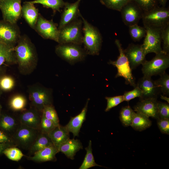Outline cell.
<instances>
[{"mask_svg": "<svg viewBox=\"0 0 169 169\" xmlns=\"http://www.w3.org/2000/svg\"><path fill=\"white\" fill-rule=\"evenodd\" d=\"M136 86L141 92L140 100L150 98L157 99L161 92L160 88L151 77L143 76L139 80Z\"/></svg>", "mask_w": 169, "mask_h": 169, "instance_id": "cell-15", "label": "cell"}, {"mask_svg": "<svg viewBox=\"0 0 169 169\" xmlns=\"http://www.w3.org/2000/svg\"><path fill=\"white\" fill-rule=\"evenodd\" d=\"M55 126L51 120L42 115L39 130L40 132L48 134Z\"/></svg>", "mask_w": 169, "mask_h": 169, "instance_id": "cell-39", "label": "cell"}, {"mask_svg": "<svg viewBox=\"0 0 169 169\" xmlns=\"http://www.w3.org/2000/svg\"><path fill=\"white\" fill-rule=\"evenodd\" d=\"M2 108V106L0 104V109H1Z\"/></svg>", "mask_w": 169, "mask_h": 169, "instance_id": "cell-49", "label": "cell"}, {"mask_svg": "<svg viewBox=\"0 0 169 169\" xmlns=\"http://www.w3.org/2000/svg\"><path fill=\"white\" fill-rule=\"evenodd\" d=\"M33 4H40L44 7L51 8L55 13L61 12L60 9L64 7L65 2L63 0H34L28 1Z\"/></svg>", "mask_w": 169, "mask_h": 169, "instance_id": "cell-28", "label": "cell"}, {"mask_svg": "<svg viewBox=\"0 0 169 169\" xmlns=\"http://www.w3.org/2000/svg\"><path fill=\"white\" fill-rule=\"evenodd\" d=\"M15 85V81L11 77L5 76L0 78V88L3 90L8 91L12 90Z\"/></svg>", "mask_w": 169, "mask_h": 169, "instance_id": "cell-41", "label": "cell"}, {"mask_svg": "<svg viewBox=\"0 0 169 169\" xmlns=\"http://www.w3.org/2000/svg\"><path fill=\"white\" fill-rule=\"evenodd\" d=\"M53 144L48 134L40 132L36 140L28 150L31 155Z\"/></svg>", "mask_w": 169, "mask_h": 169, "instance_id": "cell-27", "label": "cell"}, {"mask_svg": "<svg viewBox=\"0 0 169 169\" xmlns=\"http://www.w3.org/2000/svg\"><path fill=\"white\" fill-rule=\"evenodd\" d=\"M135 2L144 12L148 11L156 5V0H132Z\"/></svg>", "mask_w": 169, "mask_h": 169, "instance_id": "cell-42", "label": "cell"}, {"mask_svg": "<svg viewBox=\"0 0 169 169\" xmlns=\"http://www.w3.org/2000/svg\"><path fill=\"white\" fill-rule=\"evenodd\" d=\"M0 144H9L16 146L13 143L12 137L1 130H0Z\"/></svg>", "mask_w": 169, "mask_h": 169, "instance_id": "cell-45", "label": "cell"}, {"mask_svg": "<svg viewBox=\"0 0 169 169\" xmlns=\"http://www.w3.org/2000/svg\"><path fill=\"white\" fill-rule=\"evenodd\" d=\"M107 104L105 111L107 112L112 108L118 105L124 101L123 95H118L113 97H106Z\"/></svg>", "mask_w": 169, "mask_h": 169, "instance_id": "cell-40", "label": "cell"}, {"mask_svg": "<svg viewBox=\"0 0 169 169\" xmlns=\"http://www.w3.org/2000/svg\"><path fill=\"white\" fill-rule=\"evenodd\" d=\"M40 132L38 130L21 124L12 138L16 146L28 150Z\"/></svg>", "mask_w": 169, "mask_h": 169, "instance_id": "cell-8", "label": "cell"}, {"mask_svg": "<svg viewBox=\"0 0 169 169\" xmlns=\"http://www.w3.org/2000/svg\"><path fill=\"white\" fill-rule=\"evenodd\" d=\"M27 103V99L24 96L17 95L11 98L9 105L10 108L14 111H22L25 109Z\"/></svg>", "mask_w": 169, "mask_h": 169, "instance_id": "cell-29", "label": "cell"}, {"mask_svg": "<svg viewBox=\"0 0 169 169\" xmlns=\"http://www.w3.org/2000/svg\"><path fill=\"white\" fill-rule=\"evenodd\" d=\"M58 27L52 19L47 20L39 14L34 30L44 38L58 43L59 31Z\"/></svg>", "mask_w": 169, "mask_h": 169, "instance_id": "cell-11", "label": "cell"}, {"mask_svg": "<svg viewBox=\"0 0 169 169\" xmlns=\"http://www.w3.org/2000/svg\"><path fill=\"white\" fill-rule=\"evenodd\" d=\"M83 25V21L80 16L59 29L58 43L82 44Z\"/></svg>", "mask_w": 169, "mask_h": 169, "instance_id": "cell-4", "label": "cell"}, {"mask_svg": "<svg viewBox=\"0 0 169 169\" xmlns=\"http://www.w3.org/2000/svg\"><path fill=\"white\" fill-rule=\"evenodd\" d=\"M132 0H100L101 3L107 8L120 12L126 4Z\"/></svg>", "mask_w": 169, "mask_h": 169, "instance_id": "cell-34", "label": "cell"}, {"mask_svg": "<svg viewBox=\"0 0 169 169\" xmlns=\"http://www.w3.org/2000/svg\"><path fill=\"white\" fill-rule=\"evenodd\" d=\"M81 0L72 3L65 2L58 27L59 30L80 17L79 7Z\"/></svg>", "mask_w": 169, "mask_h": 169, "instance_id": "cell-17", "label": "cell"}, {"mask_svg": "<svg viewBox=\"0 0 169 169\" xmlns=\"http://www.w3.org/2000/svg\"><path fill=\"white\" fill-rule=\"evenodd\" d=\"M12 146H16L15 145L9 144H0V155L3 154L4 150L7 148Z\"/></svg>", "mask_w": 169, "mask_h": 169, "instance_id": "cell-46", "label": "cell"}, {"mask_svg": "<svg viewBox=\"0 0 169 169\" xmlns=\"http://www.w3.org/2000/svg\"><path fill=\"white\" fill-rule=\"evenodd\" d=\"M142 93L141 90L137 86L132 90L125 91L122 95L124 101H129L136 97H141Z\"/></svg>", "mask_w": 169, "mask_h": 169, "instance_id": "cell-43", "label": "cell"}, {"mask_svg": "<svg viewBox=\"0 0 169 169\" xmlns=\"http://www.w3.org/2000/svg\"><path fill=\"white\" fill-rule=\"evenodd\" d=\"M3 154L9 159L18 161L24 156L22 151L16 146H12L6 149Z\"/></svg>", "mask_w": 169, "mask_h": 169, "instance_id": "cell-35", "label": "cell"}, {"mask_svg": "<svg viewBox=\"0 0 169 169\" xmlns=\"http://www.w3.org/2000/svg\"><path fill=\"white\" fill-rule=\"evenodd\" d=\"M21 0H3L0 1V9L4 21L17 23L21 16Z\"/></svg>", "mask_w": 169, "mask_h": 169, "instance_id": "cell-12", "label": "cell"}, {"mask_svg": "<svg viewBox=\"0 0 169 169\" xmlns=\"http://www.w3.org/2000/svg\"><path fill=\"white\" fill-rule=\"evenodd\" d=\"M21 36L17 23L0 21V41L14 48Z\"/></svg>", "mask_w": 169, "mask_h": 169, "instance_id": "cell-13", "label": "cell"}, {"mask_svg": "<svg viewBox=\"0 0 169 169\" xmlns=\"http://www.w3.org/2000/svg\"><path fill=\"white\" fill-rule=\"evenodd\" d=\"M169 119V105L168 103L158 102L157 119Z\"/></svg>", "mask_w": 169, "mask_h": 169, "instance_id": "cell-38", "label": "cell"}, {"mask_svg": "<svg viewBox=\"0 0 169 169\" xmlns=\"http://www.w3.org/2000/svg\"><path fill=\"white\" fill-rule=\"evenodd\" d=\"M160 4L163 7H165L167 0H158Z\"/></svg>", "mask_w": 169, "mask_h": 169, "instance_id": "cell-48", "label": "cell"}, {"mask_svg": "<svg viewBox=\"0 0 169 169\" xmlns=\"http://www.w3.org/2000/svg\"><path fill=\"white\" fill-rule=\"evenodd\" d=\"M144 27L146 34L141 46L145 54L151 53L156 54L163 52L161 47V29Z\"/></svg>", "mask_w": 169, "mask_h": 169, "instance_id": "cell-9", "label": "cell"}, {"mask_svg": "<svg viewBox=\"0 0 169 169\" xmlns=\"http://www.w3.org/2000/svg\"><path fill=\"white\" fill-rule=\"evenodd\" d=\"M82 148V143L79 140L69 139L60 145L58 152H62L68 158L73 160L76 153Z\"/></svg>", "mask_w": 169, "mask_h": 169, "instance_id": "cell-25", "label": "cell"}, {"mask_svg": "<svg viewBox=\"0 0 169 169\" xmlns=\"http://www.w3.org/2000/svg\"><path fill=\"white\" fill-rule=\"evenodd\" d=\"M42 112L32 107L22 111L18 118L21 124L39 130Z\"/></svg>", "mask_w": 169, "mask_h": 169, "instance_id": "cell-18", "label": "cell"}, {"mask_svg": "<svg viewBox=\"0 0 169 169\" xmlns=\"http://www.w3.org/2000/svg\"><path fill=\"white\" fill-rule=\"evenodd\" d=\"M69 133L65 126L60 125L55 126L48 134L53 144L58 151L60 145L69 139Z\"/></svg>", "mask_w": 169, "mask_h": 169, "instance_id": "cell-24", "label": "cell"}, {"mask_svg": "<svg viewBox=\"0 0 169 169\" xmlns=\"http://www.w3.org/2000/svg\"><path fill=\"white\" fill-rule=\"evenodd\" d=\"M1 109H0V115H1Z\"/></svg>", "mask_w": 169, "mask_h": 169, "instance_id": "cell-51", "label": "cell"}, {"mask_svg": "<svg viewBox=\"0 0 169 169\" xmlns=\"http://www.w3.org/2000/svg\"><path fill=\"white\" fill-rule=\"evenodd\" d=\"M55 51L59 57L71 64L83 61L87 55L81 45L73 43L59 44Z\"/></svg>", "mask_w": 169, "mask_h": 169, "instance_id": "cell-6", "label": "cell"}, {"mask_svg": "<svg viewBox=\"0 0 169 169\" xmlns=\"http://www.w3.org/2000/svg\"><path fill=\"white\" fill-rule=\"evenodd\" d=\"M141 69L144 76L151 77L161 75L165 72L169 67V54L163 52L156 54L151 60H146Z\"/></svg>", "mask_w": 169, "mask_h": 169, "instance_id": "cell-7", "label": "cell"}, {"mask_svg": "<svg viewBox=\"0 0 169 169\" xmlns=\"http://www.w3.org/2000/svg\"><path fill=\"white\" fill-rule=\"evenodd\" d=\"M115 44L118 49L119 56L116 60H110L108 64L117 68V72L115 76V78L120 77L123 78L126 84H130L135 88L136 86V84L135 77L132 74V69L129 61L124 54V49L119 40L116 39L115 41Z\"/></svg>", "mask_w": 169, "mask_h": 169, "instance_id": "cell-3", "label": "cell"}, {"mask_svg": "<svg viewBox=\"0 0 169 169\" xmlns=\"http://www.w3.org/2000/svg\"><path fill=\"white\" fill-rule=\"evenodd\" d=\"M86 153L82 163L79 167V169H87L95 166H102L96 164L95 161L92 153V143L91 140L89 142L87 147L85 148Z\"/></svg>", "mask_w": 169, "mask_h": 169, "instance_id": "cell-31", "label": "cell"}, {"mask_svg": "<svg viewBox=\"0 0 169 169\" xmlns=\"http://www.w3.org/2000/svg\"><path fill=\"white\" fill-rule=\"evenodd\" d=\"M120 12L122 21L128 27L138 24L142 19L144 13L138 5L132 0L123 6Z\"/></svg>", "mask_w": 169, "mask_h": 169, "instance_id": "cell-14", "label": "cell"}, {"mask_svg": "<svg viewBox=\"0 0 169 169\" xmlns=\"http://www.w3.org/2000/svg\"><path fill=\"white\" fill-rule=\"evenodd\" d=\"M17 63L23 74L31 72L36 66L37 56L34 44L26 35L21 36L13 48Z\"/></svg>", "mask_w": 169, "mask_h": 169, "instance_id": "cell-1", "label": "cell"}, {"mask_svg": "<svg viewBox=\"0 0 169 169\" xmlns=\"http://www.w3.org/2000/svg\"><path fill=\"white\" fill-rule=\"evenodd\" d=\"M83 23V44L87 54H99L102 42V38L99 29L90 23L81 14Z\"/></svg>", "mask_w": 169, "mask_h": 169, "instance_id": "cell-2", "label": "cell"}, {"mask_svg": "<svg viewBox=\"0 0 169 169\" xmlns=\"http://www.w3.org/2000/svg\"><path fill=\"white\" fill-rule=\"evenodd\" d=\"M161 38L163 43V52L169 54V24L161 29Z\"/></svg>", "mask_w": 169, "mask_h": 169, "instance_id": "cell-37", "label": "cell"}, {"mask_svg": "<svg viewBox=\"0 0 169 169\" xmlns=\"http://www.w3.org/2000/svg\"><path fill=\"white\" fill-rule=\"evenodd\" d=\"M38 9L34 4L25 1L22 6L21 16L29 26L34 29L39 15Z\"/></svg>", "mask_w": 169, "mask_h": 169, "instance_id": "cell-23", "label": "cell"}, {"mask_svg": "<svg viewBox=\"0 0 169 169\" xmlns=\"http://www.w3.org/2000/svg\"><path fill=\"white\" fill-rule=\"evenodd\" d=\"M151 121L147 116L141 113L135 112L130 126L135 130L142 131L150 127Z\"/></svg>", "mask_w": 169, "mask_h": 169, "instance_id": "cell-26", "label": "cell"}, {"mask_svg": "<svg viewBox=\"0 0 169 169\" xmlns=\"http://www.w3.org/2000/svg\"><path fill=\"white\" fill-rule=\"evenodd\" d=\"M157 124L163 134H169V119H157Z\"/></svg>", "mask_w": 169, "mask_h": 169, "instance_id": "cell-44", "label": "cell"}, {"mask_svg": "<svg viewBox=\"0 0 169 169\" xmlns=\"http://www.w3.org/2000/svg\"><path fill=\"white\" fill-rule=\"evenodd\" d=\"M29 97L33 107L42 112L44 107L52 105L51 92L44 87L33 86L29 89Z\"/></svg>", "mask_w": 169, "mask_h": 169, "instance_id": "cell-10", "label": "cell"}, {"mask_svg": "<svg viewBox=\"0 0 169 169\" xmlns=\"http://www.w3.org/2000/svg\"><path fill=\"white\" fill-rule=\"evenodd\" d=\"M42 115L51 120L56 126L60 125L57 112L52 105L45 106L42 111Z\"/></svg>", "mask_w": 169, "mask_h": 169, "instance_id": "cell-33", "label": "cell"}, {"mask_svg": "<svg viewBox=\"0 0 169 169\" xmlns=\"http://www.w3.org/2000/svg\"><path fill=\"white\" fill-rule=\"evenodd\" d=\"M89 100V99H87L85 106L80 113L76 116L72 117L65 126L69 132L73 134L74 137L78 136L82 124L85 120Z\"/></svg>", "mask_w": 169, "mask_h": 169, "instance_id": "cell-22", "label": "cell"}, {"mask_svg": "<svg viewBox=\"0 0 169 169\" xmlns=\"http://www.w3.org/2000/svg\"><path fill=\"white\" fill-rule=\"evenodd\" d=\"M128 27L130 37L134 42L139 41L145 36L146 29L144 26L141 27L136 24Z\"/></svg>", "mask_w": 169, "mask_h": 169, "instance_id": "cell-32", "label": "cell"}, {"mask_svg": "<svg viewBox=\"0 0 169 169\" xmlns=\"http://www.w3.org/2000/svg\"><path fill=\"white\" fill-rule=\"evenodd\" d=\"M161 98L166 101L168 104L169 103V98L167 96L161 95Z\"/></svg>", "mask_w": 169, "mask_h": 169, "instance_id": "cell-47", "label": "cell"}, {"mask_svg": "<svg viewBox=\"0 0 169 169\" xmlns=\"http://www.w3.org/2000/svg\"><path fill=\"white\" fill-rule=\"evenodd\" d=\"M160 77L155 80L160 88L161 92L164 95H169V75L166 72L160 75Z\"/></svg>", "mask_w": 169, "mask_h": 169, "instance_id": "cell-36", "label": "cell"}, {"mask_svg": "<svg viewBox=\"0 0 169 169\" xmlns=\"http://www.w3.org/2000/svg\"></svg>", "mask_w": 169, "mask_h": 169, "instance_id": "cell-53", "label": "cell"}, {"mask_svg": "<svg viewBox=\"0 0 169 169\" xmlns=\"http://www.w3.org/2000/svg\"><path fill=\"white\" fill-rule=\"evenodd\" d=\"M2 0H0V1H2Z\"/></svg>", "mask_w": 169, "mask_h": 169, "instance_id": "cell-52", "label": "cell"}, {"mask_svg": "<svg viewBox=\"0 0 169 169\" xmlns=\"http://www.w3.org/2000/svg\"><path fill=\"white\" fill-rule=\"evenodd\" d=\"M158 102L156 98L140 100L134 106V111L157 119Z\"/></svg>", "mask_w": 169, "mask_h": 169, "instance_id": "cell-19", "label": "cell"}, {"mask_svg": "<svg viewBox=\"0 0 169 169\" xmlns=\"http://www.w3.org/2000/svg\"><path fill=\"white\" fill-rule=\"evenodd\" d=\"M124 51L132 70L142 64L146 60V55L141 44H130L126 48L124 49Z\"/></svg>", "mask_w": 169, "mask_h": 169, "instance_id": "cell-16", "label": "cell"}, {"mask_svg": "<svg viewBox=\"0 0 169 169\" xmlns=\"http://www.w3.org/2000/svg\"><path fill=\"white\" fill-rule=\"evenodd\" d=\"M20 124L18 118L9 114H1L0 130L12 137Z\"/></svg>", "mask_w": 169, "mask_h": 169, "instance_id": "cell-20", "label": "cell"}, {"mask_svg": "<svg viewBox=\"0 0 169 169\" xmlns=\"http://www.w3.org/2000/svg\"><path fill=\"white\" fill-rule=\"evenodd\" d=\"M1 92L0 91V95H1Z\"/></svg>", "mask_w": 169, "mask_h": 169, "instance_id": "cell-50", "label": "cell"}, {"mask_svg": "<svg viewBox=\"0 0 169 169\" xmlns=\"http://www.w3.org/2000/svg\"><path fill=\"white\" fill-rule=\"evenodd\" d=\"M58 151L53 144L46 147L35 153L33 156H27L29 160L37 162L54 161Z\"/></svg>", "mask_w": 169, "mask_h": 169, "instance_id": "cell-21", "label": "cell"}, {"mask_svg": "<svg viewBox=\"0 0 169 169\" xmlns=\"http://www.w3.org/2000/svg\"><path fill=\"white\" fill-rule=\"evenodd\" d=\"M141 19L144 27L161 29L169 24V9L156 6L144 12Z\"/></svg>", "mask_w": 169, "mask_h": 169, "instance_id": "cell-5", "label": "cell"}, {"mask_svg": "<svg viewBox=\"0 0 169 169\" xmlns=\"http://www.w3.org/2000/svg\"><path fill=\"white\" fill-rule=\"evenodd\" d=\"M135 113L129 105L122 108L120 112L119 118L124 126H130Z\"/></svg>", "mask_w": 169, "mask_h": 169, "instance_id": "cell-30", "label": "cell"}]
</instances>
